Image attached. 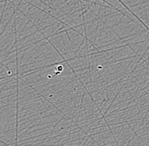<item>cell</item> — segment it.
Returning <instances> with one entry per match:
<instances>
[]
</instances>
